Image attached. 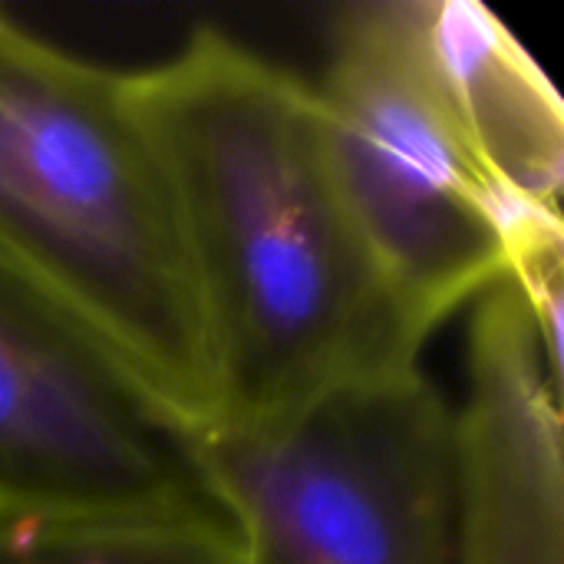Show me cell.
<instances>
[{
	"mask_svg": "<svg viewBox=\"0 0 564 564\" xmlns=\"http://www.w3.org/2000/svg\"><path fill=\"white\" fill-rule=\"evenodd\" d=\"M192 261L221 423L281 416L420 364L413 327L340 192L314 83L202 26L129 73Z\"/></svg>",
	"mask_w": 564,
	"mask_h": 564,
	"instance_id": "obj_1",
	"label": "cell"
},
{
	"mask_svg": "<svg viewBox=\"0 0 564 564\" xmlns=\"http://www.w3.org/2000/svg\"><path fill=\"white\" fill-rule=\"evenodd\" d=\"M0 281L79 327L192 433L215 423L212 340L129 73L3 7Z\"/></svg>",
	"mask_w": 564,
	"mask_h": 564,
	"instance_id": "obj_2",
	"label": "cell"
},
{
	"mask_svg": "<svg viewBox=\"0 0 564 564\" xmlns=\"http://www.w3.org/2000/svg\"><path fill=\"white\" fill-rule=\"evenodd\" d=\"M248 564H459V406L420 364L195 433Z\"/></svg>",
	"mask_w": 564,
	"mask_h": 564,
	"instance_id": "obj_3",
	"label": "cell"
},
{
	"mask_svg": "<svg viewBox=\"0 0 564 564\" xmlns=\"http://www.w3.org/2000/svg\"><path fill=\"white\" fill-rule=\"evenodd\" d=\"M354 221L413 327L430 340L506 281L502 195L443 86L426 0L337 10L314 83Z\"/></svg>",
	"mask_w": 564,
	"mask_h": 564,
	"instance_id": "obj_4",
	"label": "cell"
},
{
	"mask_svg": "<svg viewBox=\"0 0 564 564\" xmlns=\"http://www.w3.org/2000/svg\"><path fill=\"white\" fill-rule=\"evenodd\" d=\"M218 519L195 433L79 327L0 281V522Z\"/></svg>",
	"mask_w": 564,
	"mask_h": 564,
	"instance_id": "obj_5",
	"label": "cell"
},
{
	"mask_svg": "<svg viewBox=\"0 0 564 564\" xmlns=\"http://www.w3.org/2000/svg\"><path fill=\"white\" fill-rule=\"evenodd\" d=\"M426 20L463 135L496 192L562 212L564 112L539 59L476 0H426Z\"/></svg>",
	"mask_w": 564,
	"mask_h": 564,
	"instance_id": "obj_6",
	"label": "cell"
},
{
	"mask_svg": "<svg viewBox=\"0 0 564 564\" xmlns=\"http://www.w3.org/2000/svg\"><path fill=\"white\" fill-rule=\"evenodd\" d=\"M459 564H564L562 416L532 393L463 413Z\"/></svg>",
	"mask_w": 564,
	"mask_h": 564,
	"instance_id": "obj_7",
	"label": "cell"
},
{
	"mask_svg": "<svg viewBox=\"0 0 564 564\" xmlns=\"http://www.w3.org/2000/svg\"><path fill=\"white\" fill-rule=\"evenodd\" d=\"M0 564H248L218 519L0 522Z\"/></svg>",
	"mask_w": 564,
	"mask_h": 564,
	"instance_id": "obj_8",
	"label": "cell"
}]
</instances>
